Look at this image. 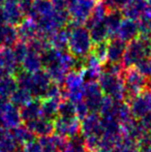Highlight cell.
<instances>
[{
  "instance_id": "836d02e7",
  "label": "cell",
  "mask_w": 151,
  "mask_h": 152,
  "mask_svg": "<svg viewBox=\"0 0 151 152\" xmlns=\"http://www.w3.org/2000/svg\"><path fill=\"white\" fill-rule=\"evenodd\" d=\"M84 138H85V146H86L87 151L95 152V151L99 150L101 136L91 134V136H87V137H84Z\"/></svg>"
},
{
  "instance_id": "277c9868",
  "label": "cell",
  "mask_w": 151,
  "mask_h": 152,
  "mask_svg": "<svg viewBox=\"0 0 151 152\" xmlns=\"http://www.w3.org/2000/svg\"><path fill=\"white\" fill-rule=\"evenodd\" d=\"M124 100L128 102L133 97L144 90L147 86L146 76L138 68L129 67L124 74Z\"/></svg>"
},
{
  "instance_id": "7402d4cb",
  "label": "cell",
  "mask_w": 151,
  "mask_h": 152,
  "mask_svg": "<svg viewBox=\"0 0 151 152\" xmlns=\"http://www.w3.org/2000/svg\"><path fill=\"white\" fill-rule=\"evenodd\" d=\"M18 42V33L14 25L4 23L0 26V47L12 48Z\"/></svg>"
},
{
  "instance_id": "e0dca14e",
  "label": "cell",
  "mask_w": 151,
  "mask_h": 152,
  "mask_svg": "<svg viewBox=\"0 0 151 152\" xmlns=\"http://www.w3.org/2000/svg\"><path fill=\"white\" fill-rule=\"evenodd\" d=\"M121 125H122V136L131 139L133 141H137V142L145 132H147V130L143 127L140 120H136L135 117L131 118V120L122 123Z\"/></svg>"
},
{
  "instance_id": "1f68e13d",
  "label": "cell",
  "mask_w": 151,
  "mask_h": 152,
  "mask_svg": "<svg viewBox=\"0 0 151 152\" xmlns=\"http://www.w3.org/2000/svg\"><path fill=\"white\" fill-rule=\"evenodd\" d=\"M58 116L76 117V104L67 98L61 99L58 106Z\"/></svg>"
},
{
  "instance_id": "f1b7e54d",
  "label": "cell",
  "mask_w": 151,
  "mask_h": 152,
  "mask_svg": "<svg viewBox=\"0 0 151 152\" xmlns=\"http://www.w3.org/2000/svg\"><path fill=\"white\" fill-rule=\"evenodd\" d=\"M32 99V94L30 93V91H28L27 89L21 88V87H18L16 91L12 93V95L9 97V100L17 106L18 108H21L23 107L25 104L29 102V100Z\"/></svg>"
},
{
  "instance_id": "603a6c76",
  "label": "cell",
  "mask_w": 151,
  "mask_h": 152,
  "mask_svg": "<svg viewBox=\"0 0 151 152\" xmlns=\"http://www.w3.org/2000/svg\"><path fill=\"white\" fill-rule=\"evenodd\" d=\"M8 136L17 143V144L24 145L25 143L29 142L30 140L35 139V134L27 128L26 125H19L17 127L10 128L8 132Z\"/></svg>"
},
{
  "instance_id": "74e56055",
  "label": "cell",
  "mask_w": 151,
  "mask_h": 152,
  "mask_svg": "<svg viewBox=\"0 0 151 152\" xmlns=\"http://www.w3.org/2000/svg\"><path fill=\"white\" fill-rule=\"evenodd\" d=\"M23 151L24 152H42V146H40L39 141L36 139L30 140L29 142L25 143L24 147H23Z\"/></svg>"
},
{
  "instance_id": "60d3db41",
  "label": "cell",
  "mask_w": 151,
  "mask_h": 152,
  "mask_svg": "<svg viewBox=\"0 0 151 152\" xmlns=\"http://www.w3.org/2000/svg\"><path fill=\"white\" fill-rule=\"evenodd\" d=\"M18 3L24 15H28L31 6H32L33 0H18Z\"/></svg>"
},
{
  "instance_id": "ffe728a7",
  "label": "cell",
  "mask_w": 151,
  "mask_h": 152,
  "mask_svg": "<svg viewBox=\"0 0 151 152\" xmlns=\"http://www.w3.org/2000/svg\"><path fill=\"white\" fill-rule=\"evenodd\" d=\"M18 64L15 57L12 48L10 47H0V67L5 68L10 74H16L18 70Z\"/></svg>"
},
{
  "instance_id": "5bb4252c",
  "label": "cell",
  "mask_w": 151,
  "mask_h": 152,
  "mask_svg": "<svg viewBox=\"0 0 151 152\" xmlns=\"http://www.w3.org/2000/svg\"><path fill=\"white\" fill-rule=\"evenodd\" d=\"M139 33V23L137 22V20L126 18L124 20H122L121 24L119 25L116 36L126 42L136 38Z\"/></svg>"
},
{
  "instance_id": "7c38bea8",
  "label": "cell",
  "mask_w": 151,
  "mask_h": 152,
  "mask_svg": "<svg viewBox=\"0 0 151 152\" xmlns=\"http://www.w3.org/2000/svg\"><path fill=\"white\" fill-rule=\"evenodd\" d=\"M5 22L10 25H18L24 19V12L20 8L18 0H5L2 6Z\"/></svg>"
},
{
  "instance_id": "8992f818",
  "label": "cell",
  "mask_w": 151,
  "mask_h": 152,
  "mask_svg": "<svg viewBox=\"0 0 151 152\" xmlns=\"http://www.w3.org/2000/svg\"><path fill=\"white\" fill-rule=\"evenodd\" d=\"M54 132L69 139L81 132V120L78 117H61L54 119Z\"/></svg>"
},
{
  "instance_id": "4316f807",
  "label": "cell",
  "mask_w": 151,
  "mask_h": 152,
  "mask_svg": "<svg viewBox=\"0 0 151 152\" xmlns=\"http://www.w3.org/2000/svg\"><path fill=\"white\" fill-rule=\"evenodd\" d=\"M18 83L16 78L8 75L0 79V96L1 97L9 98L15 91L18 89Z\"/></svg>"
},
{
  "instance_id": "ab89813d",
  "label": "cell",
  "mask_w": 151,
  "mask_h": 152,
  "mask_svg": "<svg viewBox=\"0 0 151 152\" xmlns=\"http://www.w3.org/2000/svg\"><path fill=\"white\" fill-rule=\"evenodd\" d=\"M140 122L147 132H151V111L140 118Z\"/></svg>"
},
{
  "instance_id": "d4e9b609",
  "label": "cell",
  "mask_w": 151,
  "mask_h": 152,
  "mask_svg": "<svg viewBox=\"0 0 151 152\" xmlns=\"http://www.w3.org/2000/svg\"><path fill=\"white\" fill-rule=\"evenodd\" d=\"M122 12H119L118 10H112L110 12L106 15L105 18V24L109 30L110 38L116 37L117 30L119 28V25L122 22Z\"/></svg>"
},
{
  "instance_id": "ba28073f",
  "label": "cell",
  "mask_w": 151,
  "mask_h": 152,
  "mask_svg": "<svg viewBox=\"0 0 151 152\" xmlns=\"http://www.w3.org/2000/svg\"><path fill=\"white\" fill-rule=\"evenodd\" d=\"M131 114L135 118H141L151 111V90L145 88L128 102Z\"/></svg>"
},
{
  "instance_id": "ac0fdd59",
  "label": "cell",
  "mask_w": 151,
  "mask_h": 152,
  "mask_svg": "<svg viewBox=\"0 0 151 152\" xmlns=\"http://www.w3.org/2000/svg\"><path fill=\"white\" fill-rule=\"evenodd\" d=\"M40 100H42V98H38V97L32 98L27 104H25L23 107H21L20 113L23 122L33 120V119H36L38 117L42 116V112H40Z\"/></svg>"
},
{
  "instance_id": "484cf974",
  "label": "cell",
  "mask_w": 151,
  "mask_h": 152,
  "mask_svg": "<svg viewBox=\"0 0 151 152\" xmlns=\"http://www.w3.org/2000/svg\"><path fill=\"white\" fill-rule=\"evenodd\" d=\"M22 68L29 72H34L42 68V61H40V54L34 52L32 50H29L28 53L25 56L24 60L22 61Z\"/></svg>"
},
{
  "instance_id": "30bf717a",
  "label": "cell",
  "mask_w": 151,
  "mask_h": 152,
  "mask_svg": "<svg viewBox=\"0 0 151 152\" xmlns=\"http://www.w3.org/2000/svg\"><path fill=\"white\" fill-rule=\"evenodd\" d=\"M81 134L84 137L97 134L103 136V124L101 117L97 113L90 112L81 122Z\"/></svg>"
},
{
  "instance_id": "8fae6325",
  "label": "cell",
  "mask_w": 151,
  "mask_h": 152,
  "mask_svg": "<svg viewBox=\"0 0 151 152\" xmlns=\"http://www.w3.org/2000/svg\"><path fill=\"white\" fill-rule=\"evenodd\" d=\"M39 143L42 146V152H59L63 151L66 148L67 140L66 138L60 134L53 132L48 136L39 137Z\"/></svg>"
},
{
  "instance_id": "e575fe53",
  "label": "cell",
  "mask_w": 151,
  "mask_h": 152,
  "mask_svg": "<svg viewBox=\"0 0 151 152\" xmlns=\"http://www.w3.org/2000/svg\"><path fill=\"white\" fill-rule=\"evenodd\" d=\"M12 48V51H14V54H15V57H16L17 61H18L19 63H22L25 56H26L27 53H28V46H26V44H25L24 42H17Z\"/></svg>"
},
{
  "instance_id": "7a4b0ae2",
  "label": "cell",
  "mask_w": 151,
  "mask_h": 152,
  "mask_svg": "<svg viewBox=\"0 0 151 152\" xmlns=\"http://www.w3.org/2000/svg\"><path fill=\"white\" fill-rule=\"evenodd\" d=\"M73 29H71L69 36V50L75 57H86L91 53L93 42L91 39L88 28H85L71 22Z\"/></svg>"
},
{
  "instance_id": "83f0119b",
  "label": "cell",
  "mask_w": 151,
  "mask_h": 152,
  "mask_svg": "<svg viewBox=\"0 0 151 152\" xmlns=\"http://www.w3.org/2000/svg\"><path fill=\"white\" fill-rule=\"evenodd\" d=\"M88 29L89 32H90V36L93 44L107 40V38L109 37V30H108L107 26H106L105 21L95 23L92 26L89 27Z\"/></svg>"
},
{
  "instance_id": "44dd1931",
  "label": "cell",
  "mask_w": 151,
  "mask_h": 152,
  "mask_svg": "<svg viewBox=\"0 0 151 152\" xmlns=\"http://www.w3.org/2000/svg\"><path fill=\"white\" fill-rule=\"evenodd\" d=\"M60 100V98L42 97V100H40L42 116L54 121V119L58 117V106Z\"/></svg>"
},
{
  "instance_id": "b9f144b4",
  "label": "cell",
  "mask_w": 151,
  "mask_h": 152,
  "mask_svg": "<svg viewBox=\"0 0 151 152\" xmlns=\"http://www.w3.org/2000/svg\"><path fill=\"white\" fill-rule=\"evenodd\" d=\"M8 134V130L6 127H4L3 125H0V140L4 139L5 137H7Z\"/></svg>"
},
{
  "instance_id": "d590c367",
  "label": "cell",
  "mask_w": 151,
  "mask_h": 152,
  "mask_svg": "<svg viewBox=\"0 0 151 152\" xmlns=\"http://www.w3.org/2000/svg\"><path fill=\"white\" fill-rule=\"evenodd\" d=\"M18 150V144L7 134L4 139L0 140V152H16Z\"/></svg>"
},
{
  "instance_id": "52a82bcc",
  "label": "cell",
  "mask_w": 151,
  "mask_h": 152,
  "mask_svg": "<svg viewBox=\"0 0 151 152\" xmlns=\"http://www.w3.org/2000/svg\"><path fill=\"white\" fill-rule=\"evenodd\" d=\"M95 5V0H77L69 6V12L74 23L80 25L87 21Z\"/></svg>"
},
{
  "instance_id": "5b68a950",
  "label": "cell",
  "mask_w": 151,
  "mask_h": 152,
  "mask_svg": "<svg viewBox=\"0 0 151 152\" xmlns=\"http://www.w3.org/2000/svg\"><path fill=\"white\" fill-rule=\"evenodd\" d=\"M105 94L101 86L96 82H89L84 84V100L89 111L92 113H98L103 104Z\"/></svg>"
},
{
  "instance_id": "2e32d148",
  "label": "cell",
  "mask_w": 151,
  "mask_h": 152,
  "mask_svg": "<svg viewBox=\"0 0 151 152\" xmlns=\"http://www.w3.org/2000/svg\"><path fill=\"white\" fill-rule=\"evenodd\" d=\"M18 38L21 42H28L31 39L37 36V26L33 20L29 19H23L22 22L18 24L17 28Z\"/></svg>"
},
{
  "instance_id": "ee69618b",
  "label": "cell",
  "mask_w": 151,
  "mask_h": 152,
  "mask_svg": "<svg viewBox=\"0 0 151 152\" xmlns=\"http://www.w3.org/2000/svg\"><path fill=\"white\" fill-rule=\"evenodd\" d=\"M146 87H147L149 90H151V77H150L149 80H147V86H146Z\"/></svg>"
},
{
  "instance_id": "4dcf8cb0",
  "label": "cell",
  "mask_w": 151,
  "mask_h": 152,
  "mask_svg": "<svg viewBox=\"0 0 151 152\" xmlns=\"http://www.w3.org/2000/svg\"><path fill=\"white\" fill-rule=\"evenodd\" d=\"M113 152H140L138 148V142L126 137H123L120 142L115 146Z\"/></svg>"
},
{
  "instance_id": "f35d334b",
  "label": "cell",
  "mask_w": 151,
  "mask_h": 152,
  "mask_svg": "<svg viewBox=\"0 0 151 152\" xmlns=\"http://www.w3.org/2000/svg\"><path fill=\"white\" fill-rule=\"evenodd\" d=\"M127 1H128V0H103L105 5L107 6L108 10H110L122 8Z\"/></svg>"
},
{
  "instance_id": "9a60e30c",
  "label": "cell",
  "mask_w": 151,
  "mask_h": 152,
  "mask_svg": "<svg viewBox=\"0 0 151 152\" xmlns=\"http://www.w3.org/2000/svg\"><path fill=\"white\" fill-rule=\"evenodd\" d=\"M148 10L147 0H128L122 7V15L128 19L139 20Z\"/></svg>"
},
{
  "instance_id": "c3c4849f",
  "label": "cell",
  "mask_w": 151,
  "mask_h": 152,
  "mask_svg": "<svg viewBox=\"0 0 151 152\" xmlns=\"http://www.w3.org/2000/svg\"><path fill=\"white\" fill-rule=\"evenodd\" d=\"M59 152H67L66 150H63V151H59Z\"/></svg>"
},
{
  "instance_id": "7bdbcfd3",
  "label": "cell",
  "mask_w": 151,
  "mask_h": 152,
  "mask_svg": "<svg viewBox=\"0 0 151 152\" xmlns=\"http://www.w3.org/2000/svg\"><path fill=\"white\" fill-rule=\"evenodd\" d=\"M5 22V19H4V16H3V12H2V10H0V26L1 25H3Z\"/></svg>"
},
{
  "instance_id": "4fadbf2b",
  "label": "cell",
  "mask_w": 151,
  "mask_h": 152,
  "mask_svg": "<svg viewBox=\"0 0 151 152\" xmlns=\"http://www.w3.org/2000/svg\"><path fill=\"white\" fill-rule=\"evenodd\" d=\"M25 125L27 126L30 132H32L35 136L42 137L48 136L54 132V121L50 120L48 118L40 116L36 119L25 122Z\"/></svg>"
},
{
  "instance_id": "6da1fadb",
  "label": "cell",
  "mask_w": 151,
  "mask_h": 152,
  "mask_svg": "<svg viewBox=\"0 0 151 152\" xmlns=\"http://www.w3.org/2000/svg\"><path fill=\"white\" fill-rule=\"evenodd\" d=\"M151 56V36L141 35L133 38L126 46L122 65L126 68L136 66L140 61Z\"/></svg>"
},
{
  "instance_id": "3957f363",
  "label": "cell",
  "mask_w": 151,
  "mask_h": 152,
  "mask_svg": "<svg viewBox=\"0 0 151 152\" xmlns=\"http://www.w3.org/2000/svg\"><path fill=\"white\" fill-rule=\"evenodd\" d=\"M98 84L105 96L114 100H124V82L119 75L101 72Z\"/></svg>"
},
{
  "instance_id": "f6af8a7d",
  "label": "cell",
  "mask_w": 151,
  "mask_h": 152,
  "mask_svg": "<svg viewBox=\"0 0 151 152\" xmlns=\"http://www.w3.org/2000/svg\"><path fill=\"white\" fill-rule=\"evenodd\" d=\"M75 1H77V0H66V2H67V4H69V6L71 5V4H73Z\"/></svg>"
},
{
  "instance_id": "8d00e7d4",
  "label": "cell",
  "mask_w": 151,
  "mask_h": 152,
  "mask_svg": "<svg viewBox=\"0 0 151 152\" xmlns=\"http://www.w3.org/2000/svg\"><path fill=\"white\" fill-rule=\"evenodd\" d=\"M89 113H90V111H89L88 107H87L86 102H85L84 100H81V102H77L76 104V115L80 120L84 119Z\"/></svg>"
},
{
  "instance_id": "bcb514c9",
  "label": "cell",
  "mask_w": 151,
  "mask_h": 152,
  "mask_svg": "<svg viewBox=\"0 0 151 152\" xmlns=\"http://www.w3.org/2000/svg\"><path fill=\"white\" fill-rule=\"evenodd\" d=\"M147 5H148V10H151V0H147Z\"/></svg>"
},
{
  "instance_id": "7dc6e473",
  "label": "cell",
  "mask_w": 151,
  "mask_h": 152,
  "mask_svg": "<svg viewBox=\"0 0 151 152\" xmlns=\"http://www.w3.org/2000/svg\"><path fill=\"white\" fill-rule=\"evenodd\" d=\"M16 152H24V151H23V149H19L18 148V150H17Z\"/></svg>"
},
{
  "instance_id": "d6a6232c",
  "label": "cell",
  "mask_w": 151,
  "mask_h": 152,
  "mask_svg": "<svg viewBox=\"0 0 151 152\" xmlns=\"http://www.w3.org/2000/svg\"><path fill=\"white\" fill-rule=\"evenodd\" d=\"M91 53H92L101 63L106 62L107 61V56H108V42L107 40H104V42L93 44Z\"/></svg>"
},
{
  "instance_id": "cb8c5ba5",
  "label": "cell",
  "mask_w": 151,
  "mask_h": 152,
  "mask_svg": "<svg viewBox=\"0 0 151 152\" xmlns=\"http://www.w3.org/2000/svg\"><path fill=\"white\" fill-rule=\"evenodd\" d=\"M69 30L59 28L49 36L48 40L52 45L53 48L60 51H65L69 48Z\"/></svg>"
},
{
  "instance_id": "f546056e",
  "label": "cell",
  "mask_w": 151,
  "mask_h": 152,
  "mask_svg": "<svg viewBox=\"0 0 151 152\" xmlns=\"http://www.w3.org/2000/svg\"><path fill=\"white\" fill-rule=\"evenodd\" d=\"M65 150L67 152H86L84 136L82 134H78L69 138Z\"/></svg>"
},
{
  "instance_id": "9c48e42d",
  "label": "cell",
  "mask_w": 151,
  "mask_h": 152,
  "mask_svg": "<svg viewBox=\"0 0 151 152\" xmlns=\"http://www.w3.org/2000/svg\"><path fill=\"white\" fill-rule=\"evenodd\" d=\"M51 82L52 80L48 72L44 69H38L36 72H32V81H31V86L29 91L32 94V96L42 98L44 97L46 91Z\"/></svg>"
},
{
  "instance_id": "d6986e66",
  "label": "cell",
  "mask_w": 151,
  "mask_h": 152,
  "mask_svg": "<svg viewBox=\"0 0 151 152\" xmlns=\"http://www.w3.org/2000/svg\"><path fill=\"white\" fill-rule=\"evenodd\" d=\"M125 49H126V44L124 40L118 37H113L111 42H108L107 60L112 62H121Z\"/></svg>"
}]
</instances>
